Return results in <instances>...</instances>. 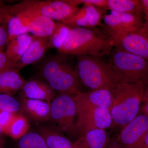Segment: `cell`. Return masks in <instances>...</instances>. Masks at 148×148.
I'll list each match as a JSON object with an SVG mask.
<instances>
[{"mask_svg":"<svg viewBox=\"0 0 148 148\" xmlns=\"http://www.w3.org/2000/svg\"><path fill=\"white\" fill-rule=\"evenodd\" d=\"M0 110L9 111L16 114H21L20 101L13 96L0 94Z\"/></svg>","mask_w":148,"mask_h":148,"instance_id":"cell-27","label":"cell"},{"mask_svg":"<svg viewBox=\"0 0 148 148\" xmlns=\"http://www.w3.org/2000/svg\"><path fill=\"white\" fill-rule=\"evenodd\" d=\"M142 148H148V131L145 137Z\"/></svg>","mask_w":148,"mask_h":148,"instance_id":"cell-38","label":"cell"},{"mask_svg":"<svg viewBox=\"0 0 148 148\" xmlns=\"http://www.w3.org/2000/svg\"><path fill=\"white\" fill-rule=\"evenodd\" d=\"M17 148H48L41 135L38 132H28L18 139Z\"/></svg>","mask_w":148,"mask_h":148,"instance_id":"cell-26","label":"cell"},{"mask_svg":"<svg viewBox=\"0 0 148 148\" xmlns=\"http://www.w3.org/2000/svg\"><path fill=\"white\" fill-rule=\"evenodd\" d=\"M69 2L76 6L83 4L92 5L98 8H106L107 0H68Z\"/></svg>","mask_w":148,"mask_h":148,"instance_id":"cell-28","label":"cell"},{"mask_svg":"<svg viewBox=\"0 0 148 148\" xmlns=\"http://www.w3.org/2000/svg\"><path fill=\"white\" fill-rule=\"evenodd\" d=\"M3 134H4L2 128L0 126V147L3 148L4 144V140L3 138Z\"/></svg>","mask_w":148,"mask_h":148,"instance_id":"cell-37","label":"cell"},{"mask_svg":"<svg viewBox=\"0 0 148 148\" xmlns=\"http://www.w3.org/2000/svg\"><path fill=\"white\" fill-rule=\"evenodd\" d=\"M69 55L59 53L42 61L39 75L52 88L59 93L75 95L80 90V83L76 69L68 61Z\"/></svg>","mask_w":148,"mask_h":148,"instance_id":"cell-2","label":"cell"},{"mask_svg":"<svg viewBox=\"0 0 148 148\" xmlns=\"http://www.w3.org/2000/svg\"><path fill=\"white\" fill-rule=\"evenodd\" d=\"M34 38V36L27 34L20 35L16 37L8 44L5 53L8 57L16 64L20 59Z\"/></svg>","mask_w":148,"mask_h":148,"instance_id":"cell-21","label":"cell"},{"mask_svg":"<svg viewBox=\"0 0 148 148\" xmlns=\"http://www.w3.org/2000/svg\"><path fill=\"white\" fill-rule=\"evenodd\" d=\"M111 11L142 15L143 13L140 1L107 0V7Z\"/></svg>","mask_w":148,"mask_h":148,"instance_id":"cell-22","label":"cell"},{"mask_svg":"<svg viewBox=\"0 0 148 148\" xmlns=\"http://www.w3.org/2000/svg\"><path fill=\"white\" fill-rule=\"evenodd\" d=\"M19 71L11 69L0 73V94L13 96L19 92L25 82Z\"/></svg>","mask_w":148,"mask_h":148,"instance_id":"cell-19","label":"cell"},{"mask_svg":"<svg viewBox=\"0 0 148 148\" xmlns=\"http://www.w3.org/2000/svg\"><path fill=\"white\" fill-rule=\"evenodd\" d=\"M76 104L95 108L110 110L113 103L112 91L106 89L92 90L88 92L79 91L75 95Z\"/></svg>","mask_w":148,"mask_h":148,"instance_id":"cell-14","label":"cell"},{"mask_svg":"<svg viewBox=\"0 0 148 148\" xmlns=\"http://www.w3.org/2000/svg\"><path fill=\"white\" fill-rule=\"evenodd\" d=\"M21 114L34 121L44 122L50 118L51 103L40 100L21 98Z\"/></svg>","mask_w":148,"mask_h":148,"instance_id":"cell-16","label":"cell"},{"mask_svg":"<svg viewBox=\"0 0 148 148\" xmlns=\"http://www.w3.org/2000/svg\"><path fill=\"white\" fill-rule=\"evenodd\" d=\"M16 114L9 111L0 110V126L2 128L4 133Z\"/></svg>","mask_w":148,"mask_h":148,"instance_id":"cell-29","label":"cell"},{"mask_svg":"<svg viewBox=\"0 0 148 148\" xmlns=\"http://www.w3.org/2000/svg\"><path fill=\"white\" fill-rule=\"evenodd\" d=\"M148 131V117L140 112L121 128L115 140L120 148H142Z\"/></svg>","mask_w":148,"mask_h":148,"instance_id":"cell-10","label":"cell"},{"mask_svg":"<svg viewBox=\"0 0 148 148\" xmlns=\"http://www.w3.org/2000/svg\"><path fill=\"white\" fill-rule=\"evenodd\" d=\"M112 139L106 130H92L77 139L74 148H105Z\"/></svg>","mask_w":148,"mask_h":148,"instance_id":"cell-18","label":"cell"},{"mask_svg":"<svg viewBox=\"0 0 148 148\" xmlns=\"http://www.w3.org/2000/svg\"><path fill=\"white\" fill-rule=\"evenodd\" d=\"M114 47L148 60V38L140 31L120 32L105 28Z\"/></svg>","mask_w":148,"mask_h":148,"instance_id":"cell-9","label":"cell"},{"mask_svg":"<svg viewBox=\"0 0 148 148\" xmlns=\"http://www.w3.org/2000/svg\"><path fill=\"white\" fill-rule=\"evenodd\" d=\"M18 92L21 98L40 100L49 103H51L56 95V91L45 81L37 77L25 81Z\"/></svg>","mask_w":148,"mask_h":148,"instance_id":"cell-12","label":"cell"},{"mask_svg":"<svg viewBox=\"0 0 148 148\" xmlns=\"http://www.w3.org/2000/svg\"><path fill=\"white\" fill-rule=\"evenodd\" d=\"M140 32L146 36L148 38V19L145 17L143 26Z\"/></svg>","mask_w":148,"mask_h":148,"instance_id":"cell-34","label":"cell"},{"mask_svg":"<svg viewBox=\"0 0 148 148\" xmlns=\"http://www.w3.org/2000/svg\"><path fill=\"white\" fill-rule=\"evenodd\" d=\"M16 14L19 15L24 20L29 32L34 36L49 38L55 27V21L46 16L27 12H20Z\"/></svg>","mask_w":148,"mask_h":148,"instance_id":"cell-13","label":"cell"},{"mask_svg":"<svg viewBox=\"0 0 148 148\" xmlns=\"http://www.w3.org/2000/svg\"><path fill=\"white\" fill-rule=\"evenodd\" d=\"M105 28L120 32L140 31L144 20L142 15L111 11L103 17Z\"/></svg>","mask_w":148,"mask_h":148,"instance_id":"cell-11","label":"cell"},{"mask_svg":"<svg viewBox=\"0 0 148 148\" xmlns=\"http://www.w3.org/2000/svg\"><path fill=\"white\" fill-rule=\"evenodd\" d=\"M48 41L49 38L34 36L33 40L28 49L16 62V69L20 70L40 61L49 49Z\"/></svg>","mask_w":148,"mask_h":148,"instance_id":"cell-17","label":"cell"},{"mask_svg":"<svg viewBox=\"0 0 148 148\" xmlns=\"http://www.w3.org/2000/svg\"><path fill=\"white\" fill-rule=\"evenodd\" d=\"M77 58V70L80 81L91 90H112L119 82L108 64L99 57L81 55Z\"/></svg>","mask_w":148,"mask_h":148,"instance_id":"cell-4","label":"cell"},{"mask_svg":"<svg viewBox=\"0 0 148 148\" xmlns=\"http://www.w3.org/2000/svg\"><path fill=\"white\" fill-rule=\"evenodd\" d=\"M148 101V85L146 86L143 97V102H145Z\"/></svg>","mask_w":148,"mask_h":148,"instance_id":"cell-39","label":"cell"},{"mask_svg":"<svg viewBox=\"0 0 148 148\" xmlns=\"http://www.w3.org/2000/svg\"><path fill=\"white\" fill-rule=\"evenodd\" d=\"M114 43L107 35L90 28L72 27L58 53L103 57L110 54Z\"/></svg>","mask_w":148,"mask_h":148,"instance_id":"cell-1","label":"cell"},{"mask_svg":"<svg viewBox=\"0 0 148 148\" xmlns=\"http://www.w3.org/2000/svg\"><path fill=\"white\" fill-rule=\"evenodd\" d=\"M38 132L43 138L48 148H74V143L52 125H41Z\"/></svg>","mask_w":148,"mask_h":148,"instance_id":"cell-20","label":"cell"},{"mask_svg":"<svg viewBox=\"0 0 148 148\" xmlns=\"http://www.w3.org/2000/svg\"><path fill=\"white\" fill-rule=\"evenodd\" d=\"M72 27L63 22H56L53 32L49 37V48L59 50L64 44Z\"/></svg>","mask_w":148,"mask_h":148,"instance_id":"cell-24","label":"cell"},{"mask_svg":"<svg viewBox=\"0 0 148 148\" xmlns=\"http://www.w3.org/2000/svg\"><path fill=\"white\" fill-rule=\"evenodd\" d=\"M11 69H17L16 64L8 57L5 52L0 51V73Z\"/></svg>","mask_w":148,"mask_h":148,"instance_id":"cell-30","label":"cell"},{"mask_svg":"<svg viewBox=\"0 0 148 148\" xmlns=\"http://www.w3.org/2000/svg\"><path fill=\"white\" fill-rule=\"evenodd\" d=\"M8 44L20 35L29 33L28 27L24 20L18 15H12L7 23Z\"/></svg>","mask_w":148,"mask_h":148,"instance_id":"cell-25","label":"cell"},{"mask_svg":"<svg viewBox=\"0 0 148 148\" xmlns=\"http://www.w3.org/2000/svg\"><path fill=\"white\" fill-rule=\"evenodd\" d=\"M30 125L29 119L22 114H17L4 134L18 140L28 133Z\"/></svg>","mask_w":148,"mask_h":148,"instance_id":"cell-23","label":"cell"},{"mask_svg":"<svg viewBox=\"0 0 148 148\" xmlns=\"http://www.w3.org/2000/svg\"><path fill=\"white\" fill-rule=\"evenodd\" d=\"M108 63L119 82L148 85V60L115 48Z\"/></svg>","mask_w":148,"mask_h":148,"instance_id":"cell-5","label":"cell"},{"mask_svg":"<svg viewBox=\"0 0 148 148\" xmlns=\"http://www.w3.org/2000/svg\"><path fill=\"white\" fill-rule=\"evenodd\" d=\"M0 148H1V147H0Z\"/></svg>","mask_w":148,"mask_h":148,"instance_id":"cell-40","label":"cell"},{"mask_svg":"<svg viewBox=\"0 0 148 148\" xmlns=\"http://www.w3.org/2000/svg\"><path fill=\"white\" fill-rule=\"evenodd\" d=\"M98 8L92 5H84L64 23L72 27L92 29L101 26L102 15Z\"/></svg>","mask_w":148,"mask_h":148,"instance_id":"cell-15","label":"cell"},{"mask_svg":"<svg viewBox=\"0 0 148 148\" xmlns=\"http://www.w3.org/2000/svg\"><path fill=\"white\" fill-rule=\"evenodd\" d=\"M8 43L7 24L0 26V51H3L5 45Z\"/></svg>","mask_w":148,"mask_h":148,"instance_id":"cell-31","label":"cell"},{"mask_svg":"<svg viewBox=\"0 0 148 148\" xmlns=\"http://www.w3.org/2000/svg\"><path fill=\"white\" fill-rule=\"evenodd\" d=\"M141 112L145 115L148 118V101L144 102L143 106L140 108Z\"/></svg>","mask_w":148,"mask_h":148,"instance_id":"cell-35","label":"cell"},{"mask_svg":"<svg viewBox=\"0 0 148 148\" xmlns=\"http://www.w3.org/2000/svg\"><path fill=\"white\" fill-rule=\"evenodd\" d=\"M76 128L78 138L92 130H106L113 125L109 109L76 104Z\"/></svg>","mask_w":148,"mask_h":148,"instance_id":"cell-8","label":"cell"},{"mask_svg":"<svg viewBox=\"0 0 148 148\" xmlns=\"http://www.w3.org/2000/svg\"><path fill=\"white\" fill-rule=\"evenodd\" d=\"M6 7L11 16L27 12L63 23L71 17L79 9L77 6L69 2L68 0H24Z\"/></svg>","mask_w":148,"mask_h":148,"instance_id":"cell-6","label":"cell"},{"mask_svg":"<svg viewBox=\"0 0 148 148\" xmlns=\"http://www.w3.org/2000/svg\"><path fill=\"white\" fill-rule=\"evenodd\" d=\"M75 95L67 93L56 95L51 102L49 121L52 126L73 139L78 138Z\"/></svg>","mask_w":148,"mask_h":148,"instance_id":"cell-7","label":"cell"},{"mask_svg":"<svg viewBox=\"0 0 148 148\" xmlns=\"http://www.w3.org/2000/svg\"><path fill=\"white\" fill-rule=\"evenodd\" d=\"M147 86L123 82L115 86L111 90L113 103L110 110L113 125L121 129L138 115Z\"/></svg>","mask_w":148,"mask_h":148,"instance_id":"cell-3","label":"cell"},{"mask_svg":"<svg viewBox=\"0 0 148 148\" xmlns=\"http://www.w3.org/2000/svg\"><path fill=\"white\" fill-rule=\"evenodd\" d=\"M11 15L9 13L6 5L0 4V26L7 24Z\"/></svg>","mask_w":148,"mask_h":148,"instance_id":"cell-32","label":"cell"},{"mask_svg":"<svg viewBox=\"0 0 148 148\" xmlns=\"http://www.w3.org/2000/svg\"><path fill=\"white\" fill-rule=\"evenodd\" d=\"M140 1L143 13L145 15V17L148 19V0H141Z\"/></svg>","mask_w":148,"mask_h":148,"instance_id":"cell-33","label":"cell"},{"mask_svg":"<svg viewBox=\"0 0 148 148\" xmlns=\"http://www.w3.org/2000/svg\"><path fill=\"white\" fill-rule=\"evenodd\" d=\"M105 148H120L115 139H112L110 142Z\"/></svg>","mask_w":148,"mask_h":148,"instance_id":"cell-36","label":"cell"}]
</instances>
